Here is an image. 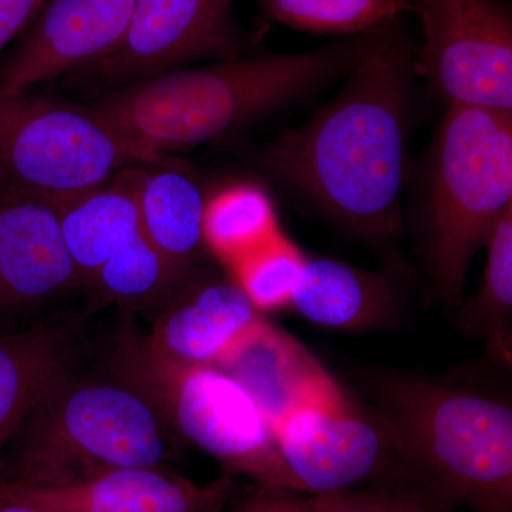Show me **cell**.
Wrapping results in <instances>:
<instances>
[{
	"label": "cell",
	"instance_id": "obj_16",
	"mask_svg": "<svg viewBox=\"0 0 512 512\" xmlns=\"http://www.w3.org/2000/svg\"><path fill=\"white\" fill-rule=\"evenodd\" d=\"M217 367L249 394L274 433L299 407L342 392L301 342L266 320Z\"/></svg>",
	"mask_w": 512,
	"mask_h": 512
},
{
	"label": "cell",
	"instance_id": "obj_15",
	"mask_svg": "<svg viewBox=\"0 0 512 512\" xmlns=\"http://www.w3.org/2000/svg\"><path fill=\"white\" fill-rule=\"evenodd\" d=\"M264 320L237 282L207 279L181 286L147 338L165 355L217 367Z\"/></svg>",
	"mask_w": 512,
	"mask_h": 512
},
{
	"label": "cell",
	"instance_id": "obj_5",
	"mask_svg": "<svg viewBox=\"0 0 512 512\" xmlns=\"http://www.w3.org/2000/svg\"><path fill=\"white\" fill-rule=\"evenodd\" d=\"M107 353L106 369L140 393L181 443L200 448L232 476L302 493L271 424L227 373L165 355L127 318Z\"/></svg>",
	"mask_w": 512,
	"mask_h": 512
},
{
	"label": "cell",
	"instance_id": "obj_17",
	"mask_svg": "<svg viewBox=\"0 0 512 512\" xmlns=\"http://www.w3.org/2000/svg\"><path fill=\"white\" fill-rule=\"evenodd\" d=\"M320 328L360 332L393 318L396 293L382 274L329 258H305L291 305Z\"/></svg>",
	"mask_w": 512,
	"mask_h": 512
},
{
	"label": "cell",
	"instance_id": "obj_12",
	"mask_svg": "<svg viewBox=\"0 0 512 512\" xmlns=\"http://www.w3.org/2000/svg\"><path fill=\"white\" fill-rule=\"evenodd\" d=\"M234 0H134L130 26L119 49L96 64L103 83L126 84L207 56L237 49Z\"/></svg>",
	"mask_w": 512,
	"mask_h": 512
},
{
	"label": "cell",
	"instance_id": "obj_19",
	"mask_svg": "<svg viewBox=\"0 0 512 512\" xmlns=\"http://www.w3.org/2000/svg\"><path fill=\"white\" fill-rule=\"evenodd\" d=\"M137 205L148 241L185 278L204 242L207 201L200 188L183 171L141 168Z\"/></svg>",
	"mask_w": 512,
	"mask_h": 512
},
{
	"label": "cell",
	"instance_id": "obj_8",
	"mask_svg": "<svg viewBox=\"0 0 512 512\" xmlns=\"http://www.w3.org/2000/svg\"><path fill=\"white\" fill-rule=\"evenodd\" d=\"M141 168L57 207L64 242L79 275L106 301L127 306L167 302L185 278L144 234L137 205Z\"/></svg>",
	"mask_w": 512,
	"mask_h": 512
},
{
	"label": "cell",
	"instance_id": "obj_24",
	"mask_svg": "<svg viewBox=\"0 0 512 512\" xmlns=\"http://www.w3.org/2000/svg\"><path fill=\"white\" fill-rule=\"evenodd\" d=\"M313 512H450L451 507L429 491L416 488L380 487L313 495Z\"/></svg>",
	"mask_w": 512,
	"mask_h": 512
},
{
	"label": "cell",
	"instance_id": "obj_10",
	"mask_svg": "<svg viewBox=\"0 0 512 512\" xmlns=\"http://www.w3.org/2000/svg\"><path fill=\"white\" fill-rule=\"evenodd\" d=\"M279 451L302 491L350 490L399 464L379 419L339 392L299 407L275 429Z\"/></svg>",
	"mask_w": 512,
	"mask_h": 512
},
{
	"label": "cell",
	"instance_id": "obj_3",
	"mask_svg": "<svg viewBox=\"0 0 512 512\" xmlns=\"http://www.w3.org/2000/svg\"><path fill=\"white\" fill-rule=\"evenodd\" d=\"M181 441L150 403L111 375L60 376L0 454V481L63 485L121 467H164Z\"/></svg>",
	"mask_w": 512,
	"mask_h": 512
},
{
	"label": "cell",
	"instance_id": "obj_27",
	"mask_svg": "<svg viewBox=\"0 0 512 512\" xmlns=\"http://www.w3.org/2000/svg\"><path fill=\"white\" fill-rule=\"evenodd\" d=\"M0 512H43L37 508L30 507L28 504L20 503L15 498L3 494L0 491Z\"/></svg>",
	"mask_w": 512,
	"mask_h": 512
},
{
	"label": "cell",
	"instance_id": "obj_26",
	"mask_svg": "<svg viewBox=\"0 0 512 512\" xmlns=\"http://www.w3.org/2000/svg\"><path fill=\"white\" fill-rule=\"evenodd\" d=\"M46 0H0V53L26 29Z\"/></svg>",
	"mask_w": 512,
	"mask_h": 512
},
{
	"label": "cell",
	"instance_id": "obj_13",
	"mask_svg": "<svg viewBox=\"0 0 512 512\" xmlns=\"http://www.w3.org/2000/svg\"><path fill=\"white\" fill-rule=\"evenodd\" d=\"M0 491L43 512H221L232 474L195 483L165 467H121L52 487L0 481Z\"/></svg>",
	"mask_w": 512,
	"mask_h": 512
},
{
	"label": "cell",
	"instance_id": "obj_2",
	"mask_svg": "<svg viewBox=\"0 0 512 512\" xmlns=\"http://www.w3.org/2000/svg\"><path fill=\"white\" fill-rule=\"evenodd\" d=\"M365 40L167 70L124 84L92 109L121 136L154 153L195 146L349 72Z\"/></svg>",
	"mask_w": 512,
	"mask_h": 512
},
{
	"label": "cell",
	"instance_id": "obj_11",
	"mask_svg": "<svg viewBox=\"0 0 512 512\" xmlns=\"http://www.w3.org/2000/svg\"><path fill=\"white\" fill-rule=\"evenodd\" d=\"M133 6L134 0H46L0 60V99L103 62L123 43Z\"/></svg>",
	"mask_w": 512,
	"mask_h": 512
},
{
	"label": "cell",
	"instance_id": "obj_22",
	"mask_svg": "<svg viewBox=\"0 0 512 512\" xmlns=\"http://www.w3.org/2000/svg\"><path fill=\"white\" fill-rule=\"evenodd\" d=\"M269 18L318 35L372 32L409 12L407 0H259Z\"/></svg>",
	"mask_w": 512,
	"mask_h": 512
},
{
	"label": "cell",
	"instance_id": "obj_6",
	"mask_svg": "<svg viewBox=\"0 0 512 512\" xmlns=\"http://www.w3.org/2000/svg\"><path fill=\"white\" fill-rule=\"evenodd\" d=\"M512 208V111L448 106L427 178L431 274L457 303L471 261Z\"/></svg>",
	"mask_w": 512,
	"mask_h": 512
},
{
	"label": "cell",
	"instance_id": "obj_25",
	"mask_svg": "<svg viewBox=\"0 0 512 512\" xmlns=\"http://www.w3.org/2000/svg\"><path fill=\"white\" fill-rule=\"evenodd\" d=\"M299 493L258 485L256 493L235 512H313L311 498H303Z\"/></svg>",
	"mask_w": 512,
	"mask_h": 512
},
{
	"label": "cell",
	"instance_id": "obj_18",
	"mask_svg": "<svg viewBox=\"0 0 512 512\" xmlns=\"http://www.w3.org/2000/svg\"><path fill=\"white\" fill-rule=\"evenodd\" d=\"M76 336L63 323L0 333V454L42 394L74 367Z\"/></svg>",
	"mask_w": 512,
	"mask_h": 512
},
{
	"label": "cell",
	"instance_id": "obj_20",
	"mask_svg": "<svg viewBox=\"0 0 512 512\" xmlns=\"http://www.w3.org/2000/svg\"><path fill=\"white\" fill-rule=\"evenodd\" d=\"M278 234L274 205L255 185L227 188L205 205L204 242L231 268Z\"/></svg>",
	"mask_w": 512,
	"mask_h": 512
},
{
	"label": "cell",
	"instance_id": "obj_7",
	"mask_svg": "<svg viewBox=\"0 0 512 512\" xmlns=\"http://www.w3.org/2000/svg\"><path fill=\"white\" fill-rule=\"evenodd\" d=\"M161 154L121 136L93 109L26 92L0 99V188L60 207Z\"/></svg>",
	"mask_w": 512,
	"mask_h": 512
},
{
	"label": "cell",
	"instance_id": "obj_9",
	"mask_svg": "<svg viewBox=\"0 0 512 512\" xmlns=\"http://www.w3.org/2000/svg\"><path fill=\"white\" fill-rule=\"evenodd\" d=\"M423 45L414 67L448 106L512 111V22L495 0H407Z\"/></svg>",
	"mask_w": 512,
	"mask_h": 512
},
{
	"label": "cell",
	"instance_id": "obj_23",
	"mask_svg": "<svg viewBox=\"0 0 512 512\" xmlns=\"http://www.w3.org/2000/svg\"><path fill=\"white\" fill-rule=\"evenodd\" d=\"M305 256L289 239L278 234L254 254L232 266L234 281L259 312L291 305Z\"/></svg>",
	"mask_w": 512,
	"mask_h": 512
},
{
	"label": "cell",
	"instance_id": "obj_4",
	"mask_svg": "<svg viewBox=\"0 0 512 512\" xmlns=\"http://www.w3.org/2000/svg\"><path fill=\"white\" fill-rule=\"evenodd\" d=\"M380 421L400 467L451 508L512 512V410L466 387L383 377Z\"/></svg>",
	"mask_w": 512,
	"mask_h": 512
},
{
	"label": "cell",
	"instance_id": "obj_14",
	"mask_svg": "<svg viewBox=\"0 0 512 512\" xmlns=\"http://www.w3.org/2000/svg\"><path fill=\"white\" fill-rule=\"evenodd\" d=\"M77 285L56 205L0 188V313Z\"/></svg>",
	"mask_w": 512,
	"mask_h": 512
},
{
	"label": "cell",
	"instance_id": "obj_21",
	"mask_svg": "<svg viewBox=\"0 0 512 512\" xmlns=\"http://www.w3.org/2000/svg\"><path fill=\"white\" fill-rule=\"evenodd\" d=\"M480 289L461 312L463 329L487 342L497 359L511 360L512 208L503 215L487 244Z\"/></svg>",
	"mask_w": 512,
	"mask_h": 512
},
{
	"label": "cell",
	"instance_id": "obj_1",
	"mask_svg": "<svg viewBox=\"0 0 512 512\" xmlns=\"http://www.w3.org/2000/svg\"><path fill=\"white\" fill-rule=\"evenodd\" d=\"M413 67L399 19L367 32L342 92L268 148V170L360 234H397Z\"/></svg>",
	"mask_w": 512,
	"mask_h": 512
}]
</instances>
